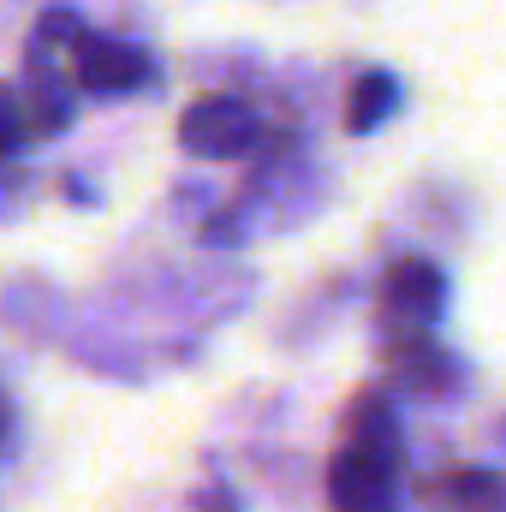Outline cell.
Listing matches in <instances>:
<instances>
[{
	"label": "cell",
	"instance_id": "6da1fadb",
	"mask_svg": "<svg viewBox=\"0 0 506 512\" xmlns=\"http://www.w3.org/2000/svg\"><path fill=\"white\" fill-rule=\"evenodd\" d=\"M393 465H399L393 423H387V411H370L352 429V447L328 471L334 512H393Z\"/></svg>",
	"mask_w": 506,
	"mask_h": 512
},
{
	"label": "cell",
	"instance_id": "7a4b0ae2",
	"mask_svg": "<svg viewBox=\"0 0 506 512\" xmlns=\"http://www.w3.org/2000/svg\"><path fill=\"white\" fill-rule=\"evenodd\" d=\"M256 137H262L256 114L245 102H233V96H203V102H191L185 120H179V143H185L191 155H209V161L245 155Z\"/></svg>",
	"mask_w": 506,
	"mask_h": 512
},
{
	"label": "cell",
	"instance_id": "3957f363",
	"mask_svg": "<svg viewBox=\"0 0 506 512\" xmlns=\"http://www.w3.org/2000/svg\"><path fill=\"white\" fill-rule=\"evenodd\" d=\"M72 42H78V48H72V72H78V84L96 90V96L137 90V84L149 78V60H143V48H131V42H102V36H72Z\"/></svg>",
	"mask_w": 506,
	"mask_h": 512
},
{
	"label": "cell",
	"instance_id": "277c9868",
	"mask_svg": "<svg viewBox=\"0 0 506 512\" xmlns=\"http://www.w3.org/2000/svg\"><path fill=\"white\" fill-rule=\"evenodd\" d=\"M387 298L399 310H417V316H435V298H441V274L429 262H399L393 280H387Z\"/></svg>",
	"mask_w": 506,
	"mask_h": 512
},
{
	"label": "cell",
	"instance_id": "5b68a950",
	"mask_svg": "<svg viewBox=\"0 0 506 512\" xmlns=\"http://www.w3.org/2000/svg\"><path fill=\"white\" fill-rule=\"evenodd\" d=\"M387 102H393V84L387 78H364L358 90H352V131H370L387 114Z\"/></svg>",
	"mask_w": 506,
	"mask_h": 512
},
{
	"label": "cell",
	"instance_id": "8992f818",
	"mask_svg": "<svg viewBox=\"0 0 506 512\" xmlns=\"http://www.w3.org/2000/svg\"><path fill=\"white\" fill-rule=\"evenodd\" d=\"M24 137H30V120L18 114V102H12V90H0V155H6V149H18Z\"/></svg>",
	"mask_w": 506,
	"mask_h": 512
},
{
	"label": "cell",
	"instance_id": "52a82bcc",
	"mask_svg": "<svg viewBox=\"0 0 506 512\" xmlns=\"http://www.w3.org/2000/svg\"><path fill=\"white\" fill-rule=\"evenodd\" d=\"M6 429H12V411H6V393H0V441H6Z\"/></svg>",
	"mask_w": 506,
	"mask_h": 512
}]
</instances>
